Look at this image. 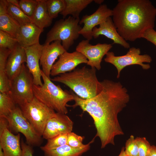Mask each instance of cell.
I'll return each instance as SVG.
<instances>
[{
  "instance_id": "1",
  "label": "cell",
  "mask_w": 156,
  "mask_h": 156,
  "mask_svg": "<svg viewBox=\"0 0 156 156\" xmlns=\"http://www.w3.org/2000/svg\"><path fill=\"white\" fill-rule=\"evenodd\" d=\"M101 83L100 92L89 99H81L71 91L75 103L67 107L79 106L92 117L96 130L94 138H99L102 148L109 144L114 145L115 137L124 134L118 116L126 106L130 97L127 89L119 82L105 79Z\"/></svg>"
},
{
  "instance_id": "2",
  "label": "cell",
  "mask_w": 156,
  "mask_h": 156,
  "mask_svg": "<svg viewBox=\"0 0 156 156\" xmlns=\"http://www.w3.org/2000/svg\"><path fill=\"white\" fill-rule=\"evenodd\" d=\"M112 16L120 35L126 41H134L154 28L156 8L149 0H119Z\"/></svg>"
},
{
  "instance_id": "3",
  "label": "cell",
  "mask_w": 156,
  "mask_h": 156,
  "mask_svg": "<svg viewBox=\"0 0 156 156\" xmlns=\"http://www.w3.org/2000/svg\"><path fill=\"white\" fill-rule=\"evenodd\" d=\"M96 69L85 66L60 74L51 80L64 84L80 98L88 99L97 95L102 88L101 82L96 77Z\"/></svg>"
},
{
  "instance_id": "4",
  "label": "cell",
  "mask_w": 156,
  "mask_h": 156,
  "mask_svg": "<svg viewBox=\"0 0 156 156\" xmlns=\"http://www.w3.org/2000/svg\"><path fill=\"white\" fill-rule=\"evenodd\" d=\"M41 73L43 83L42 86L34 84V96L57 112L66 114L68 112L67 103L74 100L73 95L70 92L64 90L60 86L54 84L42 70Z\"/></svg>"
},
{
  "instance_id": "5",
  "label": "cell",
  "mask_w": 156,
  "mask_h": 156,
  "mask_svg": "<svg viewBox=\"0 0 156 156\" xmlns=\"http://www.w3.org/2000/svg\"><path fill=\"white\" fill-rule=\"evenodd\" d=\"M79 18L69 16L65 19L56 21L47 33L44 44H50L56 40L61 41L62 45L67 51L79 38L82 27L79 23Z\"/></svg>"
},
{
  "instance_id": "6",
  "label": "cell",
  "mask_w": 156,
  "mask_h": 156,
  "mask_svg": "<svg viewBox=\"0 0 156 156\" xmlns=\"http://www.w3.org/2000/svg\"><path fill=\"white\" fill-rule=\"evenodd\" d=\"M24 116L41 136L49 120L56 112L34 96L30 101L19 106Z\"/></svg>"
},
{
  "instance_id": "7",
  "label": "cell",
  "mask_w": 156,
  "mask_h": 156,
  "mask_svg": "<svg viewBox=\"0 0 156 156\" xmlns=\"http://www.w3.org/2000/svg\"><path fill=\"white\" fill-rule=\"evenodd\" d=\"M33 85L32 75L24 63L19 74L11 81L9 93L16 105L19 106L33 99Z\"/></svg>"
},
{
  "instance_id": "8",
  "label": "cell",
  "mask_w": 156,
  "mask_h": 156,
  "mask_svg": "<svg viewBox=\"0 0 156 156\" xmlns=\"http://www.w3.org/2000/svg\"><path fill=\"white\" fill-rule=\"evenodd\" d=\"M5 118L8 122V129L12 132L22 133L25 136L27 144L31 146L40 145L42 142V136L25 117L19 107L17 106Z\"/></svg>"
},
{
  "instance_id": "9",
  "label": "cell",
  "mask_w": 156,
  "mask_h": 156,
  "mask_svg": "<svg viewBox=\"0 0 156 156\" xmlns=\"http://www.w3.org/2000/svg\"><path fill=\"white\" fill-rule=\"evenodd\" d=\"M140 49L135 47L130 48L127 53L122 56H116L113 52L109 51L106 55L104 60L116 67L118 72L117 78H119L121 70L126 66L136 64L141 66L144 70L150 68L149 64H145L143 63L151 62L152 61L151 57L148 54L140 55Z\"/></svg>"
},
{
  "instance_id": "10",
  "label": "cell",
  "mask_w": 156,
  "mask_h": 156,
  "mask_svg": "<svg viewBox=\"0 0 156 156\" xmlns=\"http://www.w3.org/2000/svg\"><path fill=\"white\" fill-rule=\"evenodd\" d=\"M89 41L86 39L82 40L76 46V51L86 57L88 60L87 65L99 70L101 68V63L103 57L112 46L110 44L100 43L93 45L90 43Z\"/></svg>"
},
{
  "instance_id": "11",
  "label": "cell",
  "mask_w": 156,
  "mask_h": 156,
  "mask_svg": "<svg viewBox=\"0 0 156 156\" xmlns=\"http://www.w3.org/2000/svg\"><path fill=\"white\" fill-rule=\"evenodd\" d=\"M112 16V10L105 4L100 5L92 14L85 15L80 20L79 24L83 26L79 32L86 40H90L93 38L92 30L94 27L99 25L108 18Z\"/></svg>"
},
{
  "instance_id": "12",
  "label": "cell",
  "mask_w": 156,
  "mask_h": 156,
  "mask_svg": "<svg viewBox=\"0 0 156 156\" xmlns=\"http://www.w3.org/2000/svg\"><path fill=\"white\" fill-rule=\"evenodd\" d=\"M88 60L80 53L75 51L69 53L65 52L59 57L57 61L53 65L51 71L52 76H57L75 69L79 64H87Z\"/></svg>"
},
{
  "instance_id": "13",
  "label": "cell",
  "mask_w": 156,
  "mask_h": 156,
  "mask_svg": "<svg viewBox=\"0 0 156 156\" xmlns=\"http://www.w3.org/2000/svg\"><path fill=\"white\" fill-rule=\"evenodd\" d=\"M73 122L66 114L56 112L47 122L42 135L48 139L61 134H68L72 131Z\"/></svg>"
},
{
  "instance_id": "14",
  "label": "cell",
  "mask_w": 156,
  "mask_h": 156,
  "mask_svg": "<svg viewBox=\"0 0 156 156\" xmlns=\"http://www.w3.org/2000/svg\"><path fill=\"white\" fill-rule=\"evenodd\" d=\"M43 45L40 64L43 72L50 79L51 69L55 60L67 51L63 47L60 40H56L50 44Z\"/></svg>"
},
{
  "instance_id": "15",
  "label": "cell",
  "mask_w": 156,
  "mask_h": 156,
  "mask_svg": "<svg viewBox=\"0 0 156 156\" xmlns=\"http://www.w3.org/2000/svg\"><path fill=\"white\" fill-rule=\"evenodd\" d=\"M43 45L39 43L25 48L27 57V66L33 77L34 84L42 86L41 69L40 61Z\"/></svg>"
},
{
  "instance_id": "16",
  "label": "cell",
  "mask_w": 156,
  "mask_h": 156,
  "mask_svg": "<svg viewBox=\"0 0 156 156\" xmlns=\"http://www.w3.org/2000/svg\"><path fill=\"white\" fill-rule=\"evenodd\" d=\"M99 25L98 27H95L93 29V38L96 39L100 35H103L112 40L113 44H120L127 49L130 48L129 44L118 33L111 17L108 18Z\"/></svg>"
},
{
  "instance_id": "17",
  "label": "cell",
  "mask_w": 156,
  "mask_h": 156,
  "mask_svg": "<svg viewBox=\"0 0 156 156\" xmlns=\"http://www.w3.org/2000/svg\"><path fill=\"white\" fill-rule=\"evenodd\" d=\"M26 62L25 49L18 44L12 50L6 65V72L11 82L19 74L23 64Z\"/></svg>"
},
{
  "instance_id": "18",
  "label": "cell",
  "mask_w": 156,
  "mask_h": 156,
  "mask_svg": "<svg viewBox=\"0 0 156 156\" xmlns=\"http://www.w3.org/2000/svg\"><path fill=\"white\" fill-rule=\"evenodd\" d=\"M20 134L15 135L8 128L0 134V146L5 156H21L22 150L20 143Z\"/></svg>"
},
{
  "instance_id": "19",
  "label": "cell",
  "mask_w": 156,
  "mask_h": 156,
  "mask_svg": "<svg viewBox=\"0 0 156 156\" xmlns=\"http://www.w3.org/2000/svg\"><path fill=\"white\" fill-rule=\"evenodd\" d=\"M43 29L32 22L21 26L16 38L18 44L25 48L39 43V38Z\"/></svg>"
},
{
  "instance_id": "20",
  "label": "cell",
  "mask_w": 156,
  "mask_h": 156,
  "mask_svg": "<svg viewBox=\"0 0 156 156\" xmlns=\"http://www.w3.org/2000/svg\"><path fill=\"white\" fill-rule=\"evenodd\" d=\"M7 3L6 0H0V30L16 38L21 26L8 12Z\"/></svg>"
},
{
  "instance_id": "21",
  "label": "cell",
  "mask_w": 156,
  "mask_h": 156,
  "mask_svg": "<svg viewBox=\"0 0 156 156\" xmlns=\"http://www.w3.org/2000/svg\"><path fill=\"white\" fill-rule=\"evenodd\" d=\"M94 138L80 147H73L66 144L55 148L41 150L44 152V156H81L90 149V144Z\"/></svg>"
},
{
  "instance_id": "22",
  "label": "cell",
  "mask_w": 156,
  "mask_h": 156,
  "mask_svg": "<svg viewBox=\"0 0 156 156\" xmlns=\"http://www.w3.org/2000/svg\"><path fill=\"white\" fill-rule=\"evenodd\" d=\"M37 4L31 18L32 23L39 28L43 29L51 25L53 19L47 9L46 0H37Z\"/></svg>"
},
{
  "instance_id": "23",
  "label": "cell",
  "mask_w": 156,
  "mask_h": 156,
  "mask_svg": "<svg viewBox=\"0 0 156 156\" xmlns=\"http://www.w3.org/2000/svg\"><path fill=\"white\" fill-rule=\"evenodd\" d=\"M64 0L65 8L60 13L63 18L69 15L75 18H79V16L81 12L93 1V0Z\"/></svg>"
},
{
  "instance_id": "24",
  "label": "cell",
  "mask_w": 156,
  "mask_h": 156,
  "mask_svg": "<svg viewBox=\"0 0 156 156\" xmlns=\"http://www.w3.org/2000/svg\"><path fill=\"white\" fill-rule=\"evenodd\" d=\"M6 1L8 12L20 26L32 22L31 18L25 14L20 8Z\"/></svg>"
},
{
  "instance_id": "25",
  "label": "cell",
  "mask_w": 156,
  "mask_h": 156,
  "mask_svg": "<svg viewBox=\"0 0 156 156\" xmlns=\"http://www.w3.org/2000/svg\"><path fill=\"white\" fill-rule=\"evenodd\" d=\"M9 92H0V117H6L16 107Z\"/></svg>"
},
{
  "instance_id": "26",
  "label": "cell",
  "mask_w": 156,
  "mask_h": 156,
  "mask_svg": "<svg viewBox=\"0 0 156 156\" xmlns=\"http://www.w3.org/2000/svg\"><path fill=\"white\" fill-rule=\"evenodd\" d=\"M46 1L48 13L52 19L57 18L64 9V0H47Z\"/></svg>"
},
{
  "instance_id": "27",
  "label": "cell",
  "mask_w": 156,
  "mask_h": 156,
  "mask_svg": "<svg viewBox=\"0 0 156 156\" xmlns=\"http://www.w3.org/2000/svg\"><path fill=\"white\" fill-rule=\"evenodd\" d=\"M68 134H61L47 139L46 144L40 147L42 149H50L66 144Z\"/></svg>"
},
{
  "instance_id": "28",
  "label": "cell",
  "mask_w": 156,
  "mask_h": 156,
  "mask_svg": "<svg viewBox=\"0 0 156 156\" xmlns=\"http://www.w3.org/2000/svg\"><path fill=\"white\" fill-rule=\"evenodd\" d=\"M18 44L16 38L6 32L0 30V48H7L12 51Z\"/></svg>"
},
{
  "instance_id": "29",
  "label": "cell",
  "mask_w": 156,
  "mask_h": 156,
  "mask_svg": "<svg viewBox=\"0 0 156 156\" xmlns=\"http://www.w3.org/2000/svg\"><path fill=\"white\" fill-rule=\"evenodd\" d=\"M37 4V0H20L18 1V7L27 16L31 18Z\"/></svg>"
},
{
  "instance_id": "30",
  "label": "cell",
  "mask_w": 156,
  "mask_h": 156,
  "mask_svg": "<svg viewBox=\"0 0 156 156\" xmlns=\"http://www.w3.org/2000/svg\"><path fill=\"white\" fill-rule=\"evenodd\" d=\"M125 148L126 156H139L138 146L133 135H131L126 141Z\"/></svg>"
},
{
  "instance_id": "31",
  "label": "cell",
  "mask_w": 156,
  "mask_h": 156,
  "mask_svg": "<svg viewBox=\"0 0 156 156\" xmlns=\"http://www.w3.org/2000/svg\"><path fill=\"white\" fill-rule=\"evenodd\" d=\"M84 138V137L71 132L68 134L67 144L73 147H80L85 145L83 143Z\"/></svg>"
},
{
  "instance_id": "32",
  "label": "cell",
  "mask_w": 156,
  "mask_h": 156,
  "mask_svg": "<svg viewBox=\"0 0 156 156\" xmlns=\"http://www.w3.org/2000/svg\"><path fill=\"white\" fill-rule=\"evenodd\" d=\"M139 149V156H146L151 146L145 137L135 138Z\"/></svg>"
},
{
  "instance_id": "33",
  "label": "cell",
  "mask_w": 156,
  "mask_h": 156,
  "mask_svg": "<svg viewBox=\"0 0 156 156\" xmlns=\"http://www.w3.org/2000/svg\"><path fill=\"white\" fill-rule=\"evenodd\" d=\"M141 38L151 42L156 47V31L153 28H149L146 30L142 35Z\"/></svg>"
},
{
  "instance_id": "34",
  "label": "cell",
  "mask_w": 156,
  "mask_h": 156,
  "mask_svg": "<svg viewBox=\"0 0 156 156\" xmlns=\"http://www.w3.org/2000/svg\"><path fill=\"white\" fill-rule=\"evenodd\" d=\"M21 144L22 150L21 156H33L34 150L32 146L25 143L23 140Z\"/></svg>"
},
{
  "instance_id": "35",
  "label": "cell",
  "mask_w": 156,
  "mask_h": 156,
  "mask_svg": "<svg viewBox=\"0 0 156 156\" xmlns=\"http://www.w3.org/2000/svg\"><path fill=\"white\" fill-rule=\"evenodd\" d=\"M6 128H8V123L7 118L0 117V134Z\"/></svg>"
},
{
  "instance_id": "36",
  "label": "cell",
  "mask_w": 156,
  "mask_h": 156,
  "mask_svg": "<svg viewBox=\"0 0 156 156\" xmlns=\"http://www.w3.org/2000/svg\"><path fill=\"white\" fill-rule=\"evenodd\" d=\"M146 156H156V146H151Z\"/></svg>"
},
{
  "instance_id": "37",
  "label": "cell",
  "mask_w": 156,
  "mask_h": 156,
  "mask_svg": "<svg viewBox=\"0 0 156 156\" xmlns=\"http://www.w3.org/2000/svg\"><path fill=\"white\" fill-rule=\"evenodd\" d=\"M125 147H123L121 149L120 154L118 156H126L125 151Z\"/></svg>"
},
{
  "instance_id": "38",
  "label": "cell",
  "mask_w": 156,
  "mask_h": 156,
  "mask_svg": "<svg viewBox=\"0 0 156 156\" xmlns=\"http://www.w3.org/2000/svg\"><path fill=\"white\" fill-rule=\"evenodd\" d=\"M93 1L96 3L100 4V5L104 1L103 0H94Z\"/></svg>"
},
{
  "instance_id": "39",
  "label": "cell",
  "mask_w": 156,
  "mask_h": 156,
  "mask_svg": "<svg viewBox=\"0 0 156 156\" xmlns=\"http://www.w3.org/2000/svg\"><path fill=\"white\" fill-rule=\"evenodd\" d=\"M0 156H5L3 150L0 146Z\"/></svg>"
}]
</instances>
